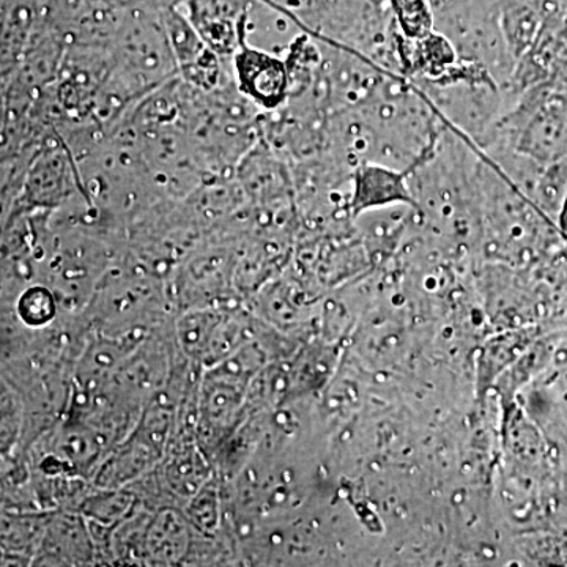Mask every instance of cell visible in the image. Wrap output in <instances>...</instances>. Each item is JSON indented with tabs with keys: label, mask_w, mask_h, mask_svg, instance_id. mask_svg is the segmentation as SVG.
I'll return each mask as SVG.
<instances>
[{
	"label": "cell",
	"mask_w": 567,
	"mask_h": 567,
	"mask_svg": "<svg viewBox=\"0 0 567 567\" xmlns=\"http://www.w3.org/2000/svg\"><path fill=\"white\" fill-rule=\"evenodd\" d=\"M480 148L518 153L543 166L566 159L567 82L551 78L517 95Z\"/></svg>",
	"instance_id": "1"
},
{
	"label": "cell",
	"mask_w": 567,
	"mask_h": 567,
	"mask_svg": "<svg viewBox=\"0 0 567 567\" xmlns=\"http://www.w3.org/2000/svg\"><path fill=\"white\" fill-rule=\"evenodd\" d=\"M234 73L238 92L254 106L264 111H276L289 102L290 76L286 61L274 52L248 43L245 17L238 20Z\"/></svg>",
	"instance_id": "2"
},
{
	"label": "cell",
	"mask_w": 567,
	"mask_h": 567,
	"mask_svg": "<svg viewBox=\"0 0 567 567\" xmlns=\"http://www.w3.org/2000/svg\"><path fill=\"white\" fill-rule=\"evenodd\" d=\"M350 177L352 192L347 208L353 218L394 205L417 208L415 193L410 185L409 171L364 159L353 167Z\"/></svg>",
	"instance_id": "3"
},
{
	"label": "cell",
	"mask_w": 567,
	"mask_h": 567,
	"mask_svg": "<svg viewBox=\"0 0 567 567\" xmlns=\"http://www.w3.org/2000/svg\"><path fill=\"white\" fill-rule=\"evenodd\" d=\"M394 28L406 40H420L435 31L431 0H390Z\"/></svg>",
	"instance_id": "4"
},
{
	"label": "cell",
	"mask_w": 567,
	"mask_h": 567,
	"mask_svg": "<svg viewBox=\"0 0 567 567\" xmlns=\"http://www.w3.org/2000/svg\"><path fill=\"white\" fill-rule=\"evenodd\" d=\"M555 226H557L559 237H561V240L567 246V188L565 194H563L557 215H555Z\"/></svg>",
	"instance_id": "5"
}]
</instances>
